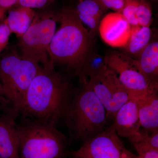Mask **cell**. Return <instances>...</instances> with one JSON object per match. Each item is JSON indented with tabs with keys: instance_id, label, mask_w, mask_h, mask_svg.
Segmentation results:
<instances>
[{
	"instance_id": "4fadbf2b",
	"label": "cell",
	"mask_w": 158,
	"mask_h": 158,
	"mask_svg": "<svg viewBox=\"0 0 158 158\" xmlns=\"http://www.w3.org/2000/svg\"><path fill=\"white\" fill-rule=\"evenodd\" d=\"M141 127L144 131H158V90L149 91L136 99Z\"/></svg>"
},
{
	"instance_id": "7402d4cb",
	"label": "cell",
	"mask_w": 158,
	"mask_h": 158,
	"mask_svg": "<svg viewBox=\"0 0 158 158\" xmlns=\"http://www.w3.org/2000/svg\"><path fill=\"white\" fill-rule=\"evenodd\" d=\"M55 0H18L15 6H22L31 9H41L48 6Z\"/></svg>"
},
{
	"instance_id": "7c38bea8",
	"label": "cell",
	"mask_w": 158,
	"mask_h": 158,
	"mask_svg": "<svg viewBox=\"0 0 158 158\" xmlns=\"http://www.w3.org/2000/svg\"><path fill=\"white\" fill-rule=\"evenodd\" d=\"M111 125L118 136L128 139L140 131L136 99L130 100L119 109Z\"/></svg>"
},
{
	"instance_id": "8fae6325",
	"label": "cell",
	"mask_w": 158,
	"mask_h": 158,
	"mask_svg": "<svg viewBox=\"0 0 158 158\" xmlns=\"http://www.w3.org/2000/svg\"><path fill=\"white\" fill-rule=\"evenodd\" d=\"M0 114V158H20L16 120L18 116L10 109Z\"/></svg>"
},
{
	"instance_id": "cb8c5ba5",
	"label": "cell",
	"mask_w": 158,
	"mask_h": 158,
	"mask_svg": "<svg viewBox=\"0 0 158 158\" xmlns=\"http://www.w3.org/2000/svg\"><path fill=\"white\" fill-rule=\"evenodd\" d=\"M18 0H0V22L5 19L6 12L15 6Z\"/></svg>"
},
{
	"instance_id": "2e32d148",
	"label": "cell",
	"mask_w": 158,
	"mask_h": 158,
	"mask_svg": "<svg viewBox=\"0 0 158 158\" xmlns=\"http://www.w3.org/2000/svg\"><path fill=\"white\" fill-rule=\"evenodd\" d=\"M35 14L34 9L30 8L18 6L12 7L6 18L11 33L18 37L22 36L31 26Z\"/></svg>"
},
{
	"instance_id": "8992f818",
	"label": "cell",
	"mask_w": 158,
	"mask_h": 158,
	"mask_svg": "<svg viewBox=\"0 0 158 158\" xmlns=\"http://www.w3.org/2000/svg\"><path fill=\"white\" fill-rule=\"evenodd\" d=\"M57 15L51 12L37 13L31 26L19 37L18 49L24 57L45 65L50 62L49 48L56 32Z\"/></svg>"
},
{
	"instance_id": "3957f363",
	"label": "cell",
	"mask_w": 158,
	"mask_h": 158,
	"mask_svg": "<svg viewBox=\"0 0 158 158\" xmlns=\"http://www.w3.org/2000/svg\"><path fill=\"white\" fill-rule=\"evenodd\" d=\"M63 120L71 138L84 143L105 131L109 124L103 106L88 81L80 82Z\"/></svg>"
},
{
	"instance_id": "9a60e30c",
	"label": "cell",
	"mask_w": 158,
	"mask_h": 158,
	"mask_svg": "<svg viewBox=\"0 0 158 158\" xmlns=\"http://www.w3.org/2000/svg\"><path fill=\"white\" fill-rule=\"evenodd\" d=\"M135 60L141 73L151 83L158 85V41L149 43Z\"/></svg>"
},
{
	"instance_id": "603a6c76",
	"label": "cell",
	"mask_w": 158,
	"mask_h": 158,
	"mask_svg": "<svg viewBox=\"0 0 158 158\" xmlns=\"http://www.w3.org/2000/svg\"><path fill=\"white\" fill-rule=\"evenodd\" d=\"M106 9H110L114 12L121 13L125 6L124 0H96Z\"/></svg>"
},
{
	"instance_id": "e0dca14e",
	"label": "cell",
	"mask_w": 158,
	"mask_h": 158,
	"mask_svg": "<svg viewBox=\"0 0 158 158\" xmlns=\"http://www.w3.org/2000/svg\"><path fill=\"white\" fill-rule=\"evenodd\" d=\"M152 31L149 27H131V34L124 47L127 56L137 59L150 43Z\"/></svg>"
},
{
	"instance_id": "ac0fdd59",
	"label": "cell",
	"mask_w": 158,
	"mask_h": 158,
	"mask_svg": "<svg viewBox=\"0 0 158 158\" xmlns=\"http://www.w3.org/2000/svg\"><path fill=\"white\" fill-rule=\"evenodd\" d=\"M106 58L98 54L90 53L82 68L79 81H89L108 69Z\"/></svg>"
},
{
	"instance_id": "ffe728a7",
	"label": "cell",
	"mask_w": 158,
	"mask_h": 158,
	"mask_svg": "<svg viewBox=\"0 0 158 158\" xmlns=\"http://www.w3.org/2000/svg\"><path fill=\"white\" fill-rule=\"evenodd\" d=\"M125 6L121 13L131 27L139 26L137 15L135 0H124Z\"/></svg>"
},
{
	"instance_id": "277c9868",
	"label": "cell",
	"mask_w": 158,
	"mask_h": 158,
	"mask_svg": "<svg viewBox=\"0 0 158 158\" xmlns=\"http://www.w3.org/2000/svg\"><path fill=\"white\" fill-rule=\"evenodd\" d=\"M16 123L20 158H66L68 140L57 127L20 117Z\"/></svg>"
},
{
	"instance_id": "52a82bcc",
	"label": "cell",
	"mask_w": 158,
	"mask_h": 158,
	"mask_svg": "<svg viewBox=\"0 0 158 158\" xmlns=\"http://www.w3.org/2000/svg\"><path fill=\"white\" fill-rule=\"evenodd\" d=\"M105 58L108 67L116 73L132 99H136L149 91L158 90V85L151 83L141 73L135 59L116 52L109 53Z\"/></svg>"
},
{
	"instance_id": "7a4b0ae2",
	"label": "cell",
	"mask_w": 158,
	"mask_h": 158,
	"mask_svg": "<svg viewBox=\"0 0 158 158\" xmlns=\"http://www.w3.org/2000/svg\"><path fill=\"white\" fill-rule=\"evenodd\" d=\"M60 27L49 48L50 62L63 69L69 76L80 77L82 68L91 53L92 38L73 8H65L57 15Z\"/></svg>"
},
{
	"instance_id": "9c48e42d",
	"label": "cell",
	"mask_w": 158,
	"mask_h": 158,
	"mask_svg": "<svg viewBox=\"0 0 158 158\" xmlns=\"http://www.w3.org/2000/svg\"><path fill=\"white\" fill-rule=\"evenodd\" d=\"M69 155L72 158H138L126 148L111 125Z\"/></svg>"
},
{
	"instance_id": "44dd1931",
	"label": "cell",
	"mask_w": 158,
	"mask_h": 158,
	"mask_svg": "<svg viewBox=\"0 0 158 158\" xmlns=\"http://www.w3.org/2000/svg\"><path fill=\"white\" fill-rule=\"evenodd\" d=\"M11 34L5 19L0 22V54L7 48Z\"/></svg>"
},
{
	"instance_id": "ba28073f",
	"label": "cell",
	"mask_w": 158,
	"mask_h": 158,
	"mask_svg": "<svg viewBox=\"0 0 158 158\" xmlns=\"http://www.w3.org/2000/svg\"><path fill=\"white\" fill-rule=\"evenodd\" d=\"M88 82L103 106L108 122L111 125L117 111L131 99L128 91L118 81L116 73L109 67Z\"/></svg>"
},
{
	"instance_id": "d6986e66",
	"label": "cell",
	"mask_w": 158,
	"mask_h": 158,
	"mask_svg": "<svg viewBox=\"0 0 158 158\" xmlns=\"http://www.w3.org/2000/svg\"><path fill=\"white\" fill-rule=\"evenodd\" d=\"M137 5V15L139 25L149 27L152 22L151 7L146 0H135Z\"/></svg>"
},
{
	"instance_id": "30bf717a",
	"label": "cell",
	"mask_w": 158,
	"mask_h": 158,
	"mask_svg": "<svg viewBox=\"0 0 158 158\" xmlns=\"http://www.w3.org/2000/svg\"><path fill=\"white\" fill-rule=\"evenodd\" d=\"M98 30L102 40L108 45L123 48L129 39L131 26L121 13L112 12L101 20Z\"/></svg>"
},
{
	"instance_id": "5b68a950",
	"label": "cell",
	"mask_w": 158,
	"mask_h": 158,
	"mask_svg": "<svg viewBox=\"0 0 158 158\" xmlns=\"http://www.w3.org/2000/svg\"><path fill=\"white\" fill-rule=\"evenodd\" d=\"M0 54V81L9 108L19 116L26 94L41 65L14 47Z\"/></svg>"
},
{
	"instance_id": "5bb4252c",
	"label": "cell",
	"mask_w": 158,
	"mask_h": 158,
	"mask_svg": "<svg viewBox=\"0 0 158 158\" xmlns=\"http://www.w3.org/2000/svg\"><path fill=\"white\" fill-rule=\"evenodd\" d=\"M73 9L83 24L87 26L92 36L98 29L106 9L96 0H78Z\"/></svg>"
},
{
	"instance_id": "484cf974",
	"label": "cell",
	"mask_w": 158,
	"mask_h": 158,
	"mask_svg": "<svg viewBox=\"0 0 158 158\" xmlns=\"http://www.w3.org/2000/svg\"><path fill=\"white\" fill-rule=\"evenodd\" d=\"M9 108V104L7 101L3 91L2 86L0 81V110H5Z\"/></svg>"
},
{
	"instance_id": "d4e9b609",
	"label": "cell",
	"mask_w": 158,
	"mask_h": 158,
	"mask_svg": "<svg viewBox=\"0 0 158 158\" xmlns=\"http://www.w3.org/2000/svg\"><path fill=\"white\" fill-rule=\"evenodd\" d=\"M138 158H158V150H149L138 153Z\"/></svg>"
},
{
	"instance_id": "6da1fadb",
	"label": "cell",
	"mask_w": 158,
	"mask_h": 158,
	"mask_svg": "<svg viewBox=\"0 0 158 158\" xmlns=\"http://www.w3.org/2000/svg\"><path fill=\"white\" fill-rule=\"evenodd\" d=\"M70 77L57 71L51 62L41 65L28 89L19 116L57 127L74 91Z\"/></svg>"
}]
</instances>
